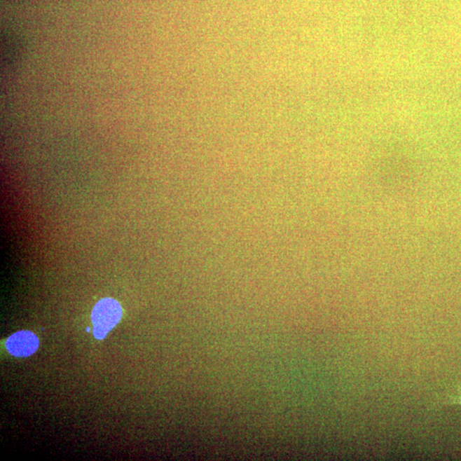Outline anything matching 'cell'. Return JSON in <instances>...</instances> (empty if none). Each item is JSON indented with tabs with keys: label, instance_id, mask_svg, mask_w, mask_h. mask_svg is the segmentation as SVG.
<instances>
[{
	"label": "cell",
	"instance_id": "obj_1",
	"mask_svg": "<svg viewBox=\"0 0 461 461\" xmlns=\"http://www.w3.org/2000/svg\"><path fill=\"white\" fill-rule=\"evenodd\" d=\"M123 315V308L117 301L111 298L100 300L92 312L93 335L104 339L109 331L116 326Z\"/></svg>",
	"mask_w": 461,
	"mask_h": 461
},
{
	"label": "cell",
	"instance_id": "obj_2",
	"mask_svg": "<svg viewBox=\"0 0 461 461\" xmlns=\"http://www.w3.org/2000/svg\"><path fill=\"white\" fill-rule=\"evenodd\" d=\"M39 339L36 335L29 331H18L11 336L6 342L9 352L18 357H27L38 350Z\"/></svg>",
	"mask_w": 461,
	"mask_h": 461
}]
</instances>
